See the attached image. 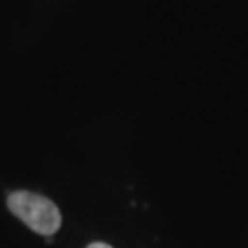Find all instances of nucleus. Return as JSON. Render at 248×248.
Returning <instances> with one entry per match:
<instances>
[{"label": "nucleus", "mask_w": 248, "mask_h": 248, "mask_svg": "<svg viewBox=\"0 0 248 248\" xmlns=\"http://www.w3.org/2000/svg\"><path fill=\"white\" fill-rule=\"evenodd\" d=\"M87 248H112V247H108L105 243H92V245H89Z\"/></svg>", "instance_id": "obj_2"}, {"label": "nucleus", "mask_w": 248, "mask_h": 248, "mask_svg": "<svg viewBox=\"0 0 248 248\" xmlns=\"http://www.w3.org/2000/svg\"><path fill=\"white\" fill-rule=\"evenodd\" d=\"M8 208L28 228L45 237L53 235L61 228L59 208L43 195L31 191H15L8 197Z\"/></svg>", "instance_id": "obj_1"}]
</instances>
